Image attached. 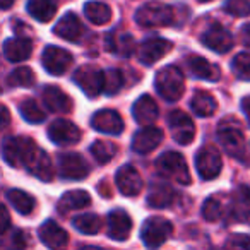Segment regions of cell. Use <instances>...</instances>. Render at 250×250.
I'll list each match as a JSON object with an SVG mask.
<instances>
[{
    "label": "cell",
    "mask_w": 250,
    "mask_h": 250,
    "mask_svg": "<svg viewBox=\"0 0 250 250\" xmlns=\"http://www.w3.org/2000/svg\"><path fill=\"white\" fill-rule=\"evenodd\" d=\"M4 160L11 167H24L42 182H52L53 165L48 154L29 137H9L2 146Z\"/></svg>",
    "instance_id": "obj_1"
},
{
    "label": "cell",
    "mask_w": 250,
    "mask_h": 250,
    "mask_svg": "<svg viewBox=\"0 0 250 250\" xmlns=\"http://www.w3.org/2000/svg\"><path fill=\"white\" fill-rule=\"evenodd\" d=\"M154 86L163 100L167 101H178L185 91V79L184 74L178 67L167 65L158 70L154 77Z\"/></svg>",
    "instance_id": "obj_2"
},
{
    "label": "cell",
    "mask_w": 250,
    "mask_h": 250,
    "mask_svg": "<svg viewBox=\"0 0 250 250\" xmlns=\"http://www.w3.org/2000/svg\"><path fill=\"white\" fill-rule=\"evenodd\" d=\"M156 171L160 177L167 178L171 182H178L182 185L190 184V173H188V167L185 158L180 153L175 151H168V153L161 154L154 163Z\"/></svg>",
    "instance_id": "obj_3"
},
{
    "label": "cell",
    "mask_w": 250,
    "mask_h": 250,
    "mask_svg": "<svg viewBox=\"0 0 250 250\" xmlns=\"http://www.w3.org/2000/svg\"><path fill=\"white\" fill-rule=\"evenodd\" d=\"M136 21L143 28H161V26H171L175 21L173 9L170 5L151 2L146 4L136 12Z\"/></svg>",
    "instance_id": "obj_4"
},
{
    "label": "cell",
    "mask_w": 250,
    "mask_h": 250,
    "mask_svg": "<svg viewBox=\"0 0 250 250\" xmlns=\"http://www.w3.org/2000/svg\"><path fill=\"white\" fill-rule=\"evenodd\" d=\"M218 139L229 156L242 158V154H245V137L236 120H225L219 124Z\"/></svg>",
    "instance_id": "obj_5"
},
{
    "label": "cell",
    "mask_w": 250,
    "mask_h": 250,
    "mask_svg": "<svg viewBox=\"0 0 250 250\" xmlns=\"http://www.w3.org/2000/svg\"><path fill=\"white\" fill-rule=\"evenodd\" d=\"M171 233H173V225L168 219L153 216V218L144 221L143 228H141V238L146 247L158 249L170 238Z\"/></svg>",
    "instance_id": "obj_6"
},
{
    "label": "cell",
    "mask_w": 250,
    "mask_h": 250,
    "mask_svg": "<svg viewBox=\"0 0 250 250\" xmlns=\"http://www.w3.org/2000/svg\"><path fill=\"white\" fill-rule=\"evenodd\" d=\"M72 81L81 87L87 98H96L104 89V72H101L100 67L83 65L74 72Z\"/></svg>",
    "instance_id": "obj_7"
},
{
    "label": "cell",
    "mask_w": 250,
    "mask_h": 250,
    "mask_svg": "<svg viewBox=\"0 0 250 250\" xmlns=\"http://www.w3.org/2000/svg\"><path fill=\"white\" fill-rule=\"evenodd\" d=\"M223 160L216 147L204 146L195 154V168L202 180H212L221 173Z\"/></svg>",
    "instance_id": "obj_8"
},
{
    "label": "cell",
    "mask_w": 250,
    "mask_h": 250,
    "mask_svg": "<svg viewBox=\"0 0 250 250\" xmlns=\"http://www.w3.org/2000/svg\"><path fill=\"white\" fill-rule=\"evenodd\" d=\"M168 127H170L171 137L175 143L187 146L195 137V125L192 118L182 110H173L168 115Z\"/></svg>",
    "instance_id": "obj_9"
},
{
    "label": "cell",
    "mask_w": 250,
    "mask_h": 250,
    "mask_svg": "<svg viewBox=\"0 0 250 250\" xmlns=\"http://www.w3.org/2000/svg\"><path fill=\"white\" fill-rule=\"evenodd\" d=\"M202 43L208 46L209 50L216 53H226L233 48V36L229 31L219 22H212L204 29L201 36Z\"/></svg>",
    "instance_id": "obj_10"
},
{
    "label": "cell",
    "mask_w": 250,
    "mask_h": 250,
    "mask_svg": "<svg viewBox=\"0 0 250 250\" xmlns=\"http://www.w3.org/2000/svg\"><path fill=\"white\" fill-rule=\"evenodd\" d=\"M42 63L48 74H52V76H62L63 72H67V69L72 63V55L67 50L60 48V46L50 45L43 50Z\"/></svg>",
    "instance_id": "obj_11"
},
{
    "label": "cell",
    "mask_w": 250,
    "mask_h": 250,
    "mask_svg": "<svg viewBox=\"0 0 250 250\" xmlns=\"http://www.w3.org/2000/svg\"><path fill=\"white\" fill-rule=\"evenodd\" d=\"M59 173L67 180H83L89 173V167L77 153H63L59 156Z\"/></svg>",
    "instance_id": "obj_12"
},
{
    "label": "cell",
    "mask_w": 250,
    "mask_h": 250,
    "mask_svg": "<svg viewBox=\"0 0 250 250\" xmlns=\"http://www.w3.org/2000/svg\"><path fill=\"white\" fill-rule=\"evenodd\" d=\"M48 137L57 146H72L81 139V130L76 127V124L69 120H59L52 122L48 127Z\"/></svg>",
    "instance_id": "obj_13"
},
{
    "label": "cell",
    "mask_w": 250,
    "mask_h": 250,
    "mask_svg": "<svg viewBox=\"0 0 250 250\" xmlns=\"http://www.w3.org/2000/svg\"><path fill=\"white\" fill-rule=\"evenodd\" d=\"M91 127L101 134L118 136L124 130V120L115 110H100L91 117Z\"/></svg>",
    "instance_id": "obj_14"
},
{
    "label": "cell",
    "mask_w": 250,
    "mask_h": 250,
    "mask_svg": "<svg viewBox=\"0 0 250 250\" xmlns=\"http://www.w3.org/2000/svg\"><path fill=\"white\" fill-rule=\"evenodd\" d=\"M115 182H117L118 190L127 197H134L143 190V178L132 165H125V167L118 168Z\"/></svg>",
    "instance_id": "obj_15"
},
{
    "label": "cell",
    "mask_w": 250,
    "mask_h": 250,
    "mask_svg": "<svg viewBox=\"0 0 250 250\" xmlns=\"http://www.w3.org/2000/svg\"><path fill=\"white\" fill-rule=\"evenodd\" d=\"M163 141V132L158 127L144 125L143 129L134 136L132 139V151L137 154H147L154 151Z\"/></svg>",
    "instance_id": "obj_16"
},
{
    "label": "cell",
    "mask_w": 250,
    "mask_h": 250,
    "mask_svg": "<svg viewBox=\"0 0 250 250\" xmlns=\"http://www.w3.org/2000/svg\"><path fill=\"white\" fill-rule=\"evenodd\" d=\"M173 48V43L163 38H151L146 40L143 45L139 46V60L144 65H153L163 55H167L170 50Z\"/></svg>",
    "instance_id": "obj_17"
},
{
    "label": "cell",
    "mask_w": 250,
    "mask_h": 250,
    "mask_svg": "<svg viewBox=\"0 0 250 250\" xmlns=\"http://www.w3.org/2000/svg\"><path fill=\"white\" fill-rule=\"evenodd\" d=\"M132 231V219L124 209H113L108 214V235L117 242H124Z\"/></svg>",
    "instance_id": "obj_18"
},
{
    "label": "cell",
    "mask_w": 250,
    "mask_h": 250,
    "mask_svg": "<svg viewBox=\"0 0 250 250\" xmlns=\"http://www.w3.org/2000/svg\"><path fill=\"white\" fill-rule=\"evenodd\" d=\"M229 216L233 221L250 225V188L247 185H240L233 192L231 204H229Z\"/></svg>",
    "instance_id": "obj_19"
},
{
    "label": "cell",
    "mask_w": 250,
    "mask_h": 250,
    "mask_svg": "<svg viewBox=\"0 0 250 250\" xmlns=\"http://www.w3.org/2000/svg\"><path fill=\"white\" fill-rule=\"evenodd\" d=\"M53 33L65 42H79L81 36L84 35V26L74 12H67L63 14V18L59 19V22L53 28Z\"/></svg>",
    "instance_id": "obj_20"
},
{
    "label": "cell",
    "mask_w": 250,
    "mask_h": 250,
    "mask_svg": "<svg viewBox=\"0 0 250 250\" xmlns=\"http://www.w3.org/2000/svg\"><path fill=\"white\" fill-rule=\"evenodd\" d=\"M42 98L45 106L53 113H69V111H72V100L59 86H52V84L45 86Z\"/></svg>",
    "instance_id": "obj_21"
},
{
    "label": "cell",
    "mask_w": 250,
    "mask_h": 250,
    "mask_svg": "<svg viewBox=\"0 0 250 250\" xmlns=\"http://www.w3.org/2000/svg\"><path fill=\"white\" fill-rule=\"evenodd\" d=\"M187 67L192 76L202 81H211V83H214V81H218L219 76H221V70H219L218 65L211 63L209 60H206L204 57L195 55V53L187 57Z\"/></svg>",
    "instance_id": "obj_22"
},
{
    "label": "cell",
    "mask_w": 250,
    "mask_h": 250,
    "mask_svg": "<svg viewBox=\"0 0 250 250\" xmlns=\"http://www.w3.org/2000/svg\"><path fill=\"white\" fill-rule=\"evenodd\" d=\"M158 104L149 94H143L139 100L134 103L132 106V115H134V120L137 122L139 125H151L156 122L158 118Z\"/></svg>",
    "instance_id": "obj_23"
},
{
    "label": "cell",
    "mask_w": 250,
    "mask_h": 250,
    "mask_svg": "<svg viewBox=\"0 0 250 250\" xmlns=\"http://www.w3.org/2000/svg\"><path fill=\"white\" fill-rule=\"evenodd\" d=\"M177 192L171 187L170 184H165V182H154L149 187V194H147V204L151 208H168L175 202L177 199Z\"/></svg>",
    "instance_id": "obj_24"
},
{
    "label": "cell",
    "mask_w": 250,
    "mask_h": 250,
    "mask_svg": "<svg viewBox=\"0 0 250 250\" xmlns=\"http://www.w3.org/2000/svg\"><path fill=\"white\" fill-rule=\"evenodd\" d=\"M38 235H40V240H42L46 247H50V249L65 247L67 242H69V235H67L65 229L57 225L55 221H52V219H48V221H45L40 226Z\"/></svg>",
    "instance_id": "obj_25"
},
{
    "label": "cell",
    "mask_w": 250,
    "mask_h": 250,
    "mask_svg": "<svg viewBox=\"0 0 250 250\" xmlns=\"http://www.w3.org/2000/svg\"><path fill=\"white\" fill-rule=\"evenodd\" d=\"M106 50L120 57H129L136 50V43L129 33L115 29L110 35H106Z\"/></svg>",
    "instance_id": "obj_26"
},
{
    "label": "cell",
    "mask_w": 250,
    "mask_h": 250,
    "mask_svg": "<svg viewBox=\"0 0 250 250\" xmlns=\"http://www.w3.org/2000/svg\"><path fill=\"white\" fill-rule=\"evenodd\" d=\"M31 53H33V45L28 38H24V36L5 40L4 57L9 60V62H22V60L29 59Z\"/></svg>",
    "instance_id": "obj_27"
},
{
    "label": "cell",
    "mask_w": 250,
    "mask_h": 250,
    "mask_svg": "<svg viewBox=\"0 0 250 250\" xmlns=\"http://www.w3.org/2000/svg\"><path fill=\"white\" fill-rule=\"evenodd\" d=\"M89 204H91V195L86 190H69L59 199L57 209H59L60 214H67L70 211L87 208Z\"/></svg>",
    "instance_id": "obj_28"
},
{
    "label": "cell",
    "mask_w": 250,
    "mask_h": 250,
    "mask_svg": "<svg viewBox=\"0 0 250 250\" xmlns=\"http://www.w3.org/2000/svg\"><path fill=\"white\" fill-rule=\"evenodd\" d=\"M28 12L33 19L40 22H48L55 18L57 0H29Z\"/></svg>",
    "instance_id": "obj_29"
},
{
    "label": "cell",
    "mask_w": 250,
    "mask_h": 250,
    "mask_svg": "<svg viewBox=\"0 0 250 250\" xmlns=\"http://www.w3.org/2000/svg\"><path fill=\"white\" fill-rule=\"evenodd\" d=\"M7 199L14 209L19 212V214H31L33 209L36 208V201L31 194L24 190H19V188H12V190L7 192Z\"/></svg>",
    "instance_id": "obj_30"
},
{
    "label": "cell",
    "mask_w": 250,
    "mask_h": 250,
    "mask_svg": "<svg viewBox=\"0 0 250 250\" xmlns=\"http://www.w3.org/2000/svg\"><path fill=\"white\" fill-rule=\"evenodd\" d=\"M190 108L199 117H211L216 111V101L206 91H195L190 100Z\"/></svg>",
    "instance_id": "obj_31"
},
{
    "label": "cell",
    "mask_w": 250,
    "mask_h": 250,
    "mask_svg": "<svg viewBox=\"0 0 250 250\" xmlns=\"http://www.w3.org/2000/svg\"><path fill=\"white\" fill-rule=\"evenodd\" d=\"M84 16L93 24L103 26L111 19V9L106 4H103V2H86V5H84Z\"/></svg>",
    "instance_id": "obj_32"
},
{
    "label": "cell",
    "mask_w": 250,
    "mask_h": 250,
    "mask_svg": "<svg viewBox=\"0 0 250 250\" xmlns=\"http://www.w3.org/2000/svg\"><path fill=\"white\" fill-rule=\"evenodd\" d=\"M72 225L77 231L84 233V235H96L101 228V219H100V216L86 212V214H81V216H77V218H74Z\"/></svg>",
    "instance_id": "obj_33"
},
{
    "label": "cell",
    "mask_w": 250,
    "mask_h": 250,
    "mask_svg": "<svg viewBox=\"0 0 250 250\" xmlns=\"http://www.w3.org/2000/svg\"><path fill=\"white\" fill-rule=\"evenodd\" d=\"M19 113L29 124H40V122L45 120V113L40 108V104L36 103L33 98H24V100L19 103Z\"/></svg>",
    "instance_id": "obj_34"
},
{
    "label": "cell",
    "mask_w": 250,
    "mask_h": 250,
    "mask_svg": "<svg viewBox=\"0 0 250 250\" xmlns=\"http://www.w3.org/2000/svg\"><path fill=\"white\" fill-rule=\"evenodd\" d=\"M226 212V206H225V201L223 197H219L218 194L216 195H211L208 201L204 202L202 206V216H204L208 221H218L225 216Z\"/></svg>",
    "instance_id": "obj_35"
},
{
    "label": "cell",
    "mask_w": 250,
    "mask_h": 250,
    "mask_svg": "<svg viewBox=\"0 0 250 250\" xmlns=\"http://www.w3.org/2000/svg\"><path fill=\"white\" fill-rule=\"evenodd\" d=\"M91 154L96 160V163L106 165L108 161H111L117 154V146L110 141H96L91 146Z\"/></svg>",
    "instance_id": "obj_36"
},
{
    "label": "cell",
    "mask_w": 250,
    "mask_h": 250,
    "mask_svg": "<svg viewBox=\"0 0 250 250\" xmlns=\"http://www.w3.org/2000/svg\"><path fill=\"white\" fill-rule=\"evenodd\" d=\"M35 83H36V76L29 67H18L7 77L9 86H16V87H31Z\"/></svg>",
    "instance_id": "obj_37"
},
{
    "label": "cell",
    "mask_w": 250,
    "mask_h": 250,
    "mask_svg": "<svg viewBox=\"0 0 250 250\" xmlns=\"http://www.w3.org/2000/svg\"><path fill=\"white\" fill-rule=\"evenodd\" d=\"M124 87V74L118 69H110L104 72V89L103 93L113 96Z\"/></svg>",
    "instance_id": "obj_38"
},
{
    "label": "cell",
    "mask_w": 250,
    "mask_h": 250,
    "mask_svg": "<svg viewBox=\"0 0 250 250\" xmlns=\"http://www.w3.org/2000/svg\"><path fill=\"white\" fill-rule=\"evenodd\" d=\"M231 69L238 79L250 81V53H238L233 59Z\"/></svg>",
    "instance_id": "obj_39"
},
{
    "label": "cell",
    "mask_w": 250,
    "mask_h": 250,
    "mask_svg": "<svg viewBox=\"0 0 250 250\" xmlns=\"http://www.w3.org/2000/svg\"><path fill=\"white\" fill-rule=\"evenodd\" d=\"M225 12L231 14L235 18H247L250 16V2L249 0H226Z\"/></svg>",
    "instance_id": "obj_40"
},
{
    "label": "cell",
    "mask_w": 250,
    "mask_h": 250,
    "mask_svg": "<svg viewBox=\"0 0 250 250\" xmlns=\"http://www.w3.org/2000/svg\"><path fill=\"white\" fill-rule=\"evenodd\" d=\"M225 245L226 247H242V249H247V247H250V236H247V235H233L231 238L226 240Z\"/></svg>",
    "instance_id": "obj_41"
},
{
    "label": "cell",
    "mask_w": 250,
    "mask_h": 250,
    "mask_svg": "<svg viewBox=\"0 0 250 250\" xmlns=\"http://www.w3.org/2000/svg\"><path fill=\"white\" fill-rule=\"evenodd\" d=\"M9 225H11V223H9V211L5 206H2V228H0V233H2V235L9 229Z\"/></svg>",
    "instance_id": "obj_42"
},
{
    "label": "cell",
    "mask_w": 250,
    "mask_h": 250,
    "mask_svg": "<svg viewBox=\"0 0 250 250\" xmlns=\"http://www.w3.org/2000/svg\"><path fill=\"white\" fill-rule=\"evenodd\" d=\"M242 110H243V113H245L247 120H249V124H250V96H245L242 100Z\"/></svg>",
    "instance_id": "obj_43"
},
{
    "label": "cell",
    "mask_w": 250,
    "mask_h": 250,
    "mask_svg": "<svg viewBox=\"0 0 250 250\" xmlns=\"http://www.w3.org/2000/svg\"><path fill=\"white\" fill-rule=\"evenodd\" d=\"M242 38H243V42H245L247 45L250 46V22L242 28Z\"/></svg>",
    "instance_id": "obj_44"
},
{
    "label": "cell",
    "mask_w": 250,
    "mask_h": 250,
    "mask_svg": "<svg viewBox=\"0 0 250 250\" xmlns=\"http://www.w3.org/2000/svg\"><path fill=\"white\" fill-rule=\"evenodd\" d=\"M2 115H4V122H2V127H7L9 125V110H7V106H2Z\"/></svg>",
    "instance_id": "obj_45"
},
{
    "label": "cell",
    "mask_w": 250,
    "mask_h": 250,
    "mask_svg": "<svg viewBox=\"0 0 250 250\" xmlns=\"http://www.w3.org/2000/svg\"><path fill=\"white\" fill-rule=\"evenodd\" d=\"M0 4H2L4 11H9V9L12 7V4H14V0H0Z\"/></svg>",
    "instance_id": "obj_46"
},
{
    "label": "cell",
    "mask_w": 250,
    "mask_h": 250,
    "mask_svg": "<svg viewBox=\"0 0 250 250\" xmlns=\"http://www.w3.org/2000/svg\"><path fill=\"white\" fill-rule=\"evenodd\" d=\"M245 154H247V158H245V160H243V161H245L247 165H250V147H249V153H247V151H245Z\"/></svg>",
    "instance_id": "obj_47"
},
{
    "label": "cell",
    "mask_w": 250,
    "mask_h": 250,
    "mask_svg": "<svg viewBox=\"0 0 250 250\" xmlns=\"http://www.w3.org/2000/svg\"><path fill=\"white\" fill-rule=\"evenodd\" d=\"M199 2H211V0H199Z\"/></svg>",
    "instance_id": "obj_48"
}]
</instances>
